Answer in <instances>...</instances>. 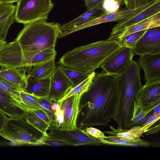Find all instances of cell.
<instances>
[{
  "instance_id": "6da1fadb",
  "label": "cell",
  "mask_w": 160,
  "mask_h": 160,
  "mask_svg": "<svg viewBox=\"0 0 160 160\" xmlns=\"http://www.w3.org/2000/svg\"><path fill=\"white\" fill-rule=\"evenodd\" d=\"M119 75L102 71L96 74L81 96L77 118L78 128L108 125L114 115L119 95Z\"/></svg>"
},
{
  "instance_id": "7a4b0ae2",
  "label": "cell",
  "mask_w": 160,
  "mask_h": 160,
  "mask_svg": "<svg viewBox=\"0 0 160 160\" xmlns=\"http://www.w3.org/2000/svg\"><path fill=\"white\" fill-rule=\"evenodd\" d=\"M123 47L116 40H101L68 51L58 62L62 66L90 74L111 55Z\"/></svg>"
},
{
  "instance_id": "3957f363",
  "label": "cell",
  "mask_w": 160,
  "mask_h": 160,
  "mask_svg": "<svg viewBox=\"0 0 160 160\" xmlns=\"http://www.w3.org/2000/svg\"><path fill=\"white\" fill-rule=\"evenodd\" d=\"M140 67L132 60L124 72L119 75L118 98L113 118L118 127L128 129L143 85L141 82Z\"/></svg>"
},
{
  "instance_id": "277c9868",
  "label": "cell",
  "mask_w": 160,
  "mask_h": 160,
  "mask_svg": "<svg viewBox=\"0 0 160 160\" xmlns=\"http://www.w3.org/2000/svg\"><path fill=\"white\" fill-rule=\"evenodd\" d=\"M61 25L44 19L24 25L15 41L19 44L23 57L29 58L44 50L54 48Z\"/></svg>"
},
{
  "instance_id": "5b68a950",
  "label": "cell",
  "mask_w": 160,
  "mask_h": 160,
  "mask_svg": "<svg viewBox=\"0 0 160 160\" xmlns=\"http://www.w3.org/2000/svg\"><path fill=\"white\" fill-rule=\"evenodd\" d=\"M0 136L13 146L44 145L46 135L23 118H9Z\"/></svg>"
},
{
  "instance_id": "8992f818",
  "label": "cell",
  "mask_w": 160,
  "mask_h": 160,
  "mask_svg": "<svg viewBox=\"0 0 160 160\" xmlns=\"http://www.w3.org/2000/svg\"><path fill=\"white\" fill-rule=\"evenodd\" d=\"M17 3L15 20L24 25L38 20H47L54 5L52 0H19Z\"/></svg>"
},
{
  "instance_id": "52a82bcc",
  "label": "cell",
  "mask_w": 160,
  "mask_h": 160,
  "mask_svg": "<svg viewBox=\"0 0 160 160\" xmlns=\"http://www.w3.org/2000/svg\"><path fill=\"white\" fill-rule=\"evenodd\" d=\"M160 2V0H152L148 3L137 8L121 9L119 11L107 14L102 13L91 21L75 26L62 32L61 36L63 37L81 29L105 22H120L128 20L141 12L146 8L155 4Z\"/></svg>"
},
{
  "instance_id": "ba28073f",
  "label": "cell",
  "mask_w": 160,
  "mask_h": 160,
  "mask_svg": "<svg viewBox=\"0 0 160 160\" xmlns=\"http://www.w3.org/2000/svg\"><path fill=\"white\" fill-rule=\"evenodd\" d=\"M47 133L48 138L58 141L71 146L81 145H100L102 144L99 139L84 133L81 129L77 128L72 129L51 127Z\"/></svg>"
},
{
  "instance_id": "9c48e42d",
  "label": "cell",
  "mask_w": 160,
  "mask_h": 160,
  "mask_svg": "<svg viewBox=\"0 0 160 160\" xmlns=\"http://www.w3.org/2000/svg\"><path fill=\"white\" fill-rule=\"evenodd\" d=\"M80 95L70 96L59 102L55 114L58 122L57 127L72 129L77 128L76 121Z\"/></svg>"
},
{
  "instance_id": "30bf717a",
  "label": "cell",
  "mask_w": 160,
  "mask_h": 160,
  "mask_svg": "<svg viewBox=\"0 0 160 160\" xmlns=\"http://www.w3.org/2000/svg\"><path fill=\"white\" fill-rule=\"evenodd\" d=\"M134 55L132 49L123 47L109 57L99 68L108 74L121 75L132 59Z\"/></svg>"
},
{
  "instance_id": "8fae6325",
  "label": "cell",
  "mask_w": 160,
  "mask_h": 160,
  "mask_svg": "<svg viewBox=\"0 0 160 160\" xmlns=\"http://www.w3.org/2000/svg\"><path fill=\"white\" fill-rule=\"evenodd\" d=\"M72 87V83L62 71L61 66H58L50 78L49 90L47 96L58 102Z\"/></svg>"
},
{
  "instance_id": "7c38bea8",
  "label": "cell",
  "mask_w": 160,
  "mask_h": 160,
  "mask_svg": "<svg viewBox=\"0 0 160 160\" xmlns=\"http://www.w3.org/2000/svg\"><path fill=\"white\" fill-rule=\"evenodd\" d=\"M138 62L144 72L146 83L160 80V53L140 55Z\"/></svg>"
},
{
  "instance_id": "4fadbf2b",
  "label": "cell",
  "mask_w": 160,
  "mask_h": 160,
  "mask_svg": "<svg viewBox=\"0 0 160 160\" xmlns=\"http://www.w3.org/2000/svg\"><path fill=\"white\" fill-rule=\"evenodd\" d=\"M138 102L143 110L160 103V80L143 85L139 93Z\"/></svg>"
},
{
  "instance_id": "5bb4252c",
  "label": "cell",
  "mask_w": 160,
  "mask_h": 160,
  "mask_svg": "<svg viewBox=\"0 0 160 160\" xmlns=\"http://www.w3.org/2000/svg\"><path fill=\"white\" fill-rule=\"evenodd\" d=\"M160 12V2L146 8L133 17L115 25L110 33L111 37L123 31L147 20L156 14Z\"/></svg>"
},
{
  "instance_id": "9a60e30c",
  "label": "cell",
  "mask_w": 160,
  "mask_h": 160,
  "mask_svg": "<svg viewBox=\"0 0 160 160\" xmlns=\"http://www.w3.org/2000/svg\"><path fill=\"white\" fill-rule=\"evenodd\" d=\"M3 67L0 68V76L22 91H25L27 85L28 75L24 69Z\"/></svg>"
},
{
  "instance_id": "2e32d148",
  "label": "cell",
  "mask_w": 160,
  "mask_h": 160,
  "mask_svg": "<svg viewBox=\"0 0 160 160\" xmlns=\"http://www.w3.org/2000/svg\"><path fill=\"white\" fill-rule=\"evenodd\" d=\"M0 111L11 118L22 117L25 112L18 102L0 88Z\"/></svg>"
},
{
  "instance_id": "e0dca14e",
  "label": "cell",
  "mask_w": 160,
  "mask_h": 160,
  "mask_svg": "<svg viewBox=\"0 0 160 160\" xmlns=\"http://www.w3.org/2000/svg\"><path fill=\"white\" fill-rule=\"evenodd\" d=\"M16 5L13 4L0 5V40L5 41L8 29L16 22Z\"/></svg>"
},
{
  "instance_id": "ac0fdd59",
  "label": "cell",
  "mask_w": 160,
  "mask_h": 160,
  "mask_svg": "<svg viewBox=\"0 0 160 160\" xmlns=\"http://www.w3.org/2000/svg\"><path fill=\"white\" fill-rule=\"evenodd\" d=\"M160 26V12L135 26L128 28L121 32L109 37L108 40H119L130 34L154 27Z\"/></svg>"
},
{
  "instance_id": "d6986e66",
  "label": "cell",
  "mask_w": 160,
  "mask_h": 160,
  "mask_svg": "<svg viewBox=\"0 0 160 160\" xmlns=\"http://www.w3.org/2000/svg\"><path fill=\"white\" fill-rule=\"evenodd\" d=\"M103 0H102L92 8L87 10L86 12L77 18L61 25L60 32L66 31L75 26L91 21L101 15L103 13L102 8Z\"/></svg>"
},
{
  "instance_id": "ffe728a7",
  "label": "cell",
  "mask_w": 160,
  "mask_h": 160,
  "mask_svg": "<svg viewBox=\"0 0 160 160\" xmlns=\"http://www.w3.org/2000/svg\"><path fill=\"white\" fill-rule=\"evenodd\" d=\"M153 125L135 126L130 128L127 129H122L119 127L115 128L112 126H110L111 131H105L104 132L108 134L110 136H116L129 139L137 140L140 139L142 135Z\"/></svg>"
},
{
  "instance_id": "44dd1931",
  "label": "cell",
  "mask_w": 160,
  "mask_h": 160,
  "mask_svg": "<svg viewBox=\"0 0 160 160\" xmlns=\"http://www.w3.org/2000/svg\"><path fill=\"white\" fill-rule=\"evenodd\" d=\"M50 82V78L40 79L28 75L27 85L25 92L38 96H47Z\"/></svg>"
},
{
  "instance_id": "7402d4cb",
  "label": "cell",
  "mask_w": 160,
  "mask_h": 160,
  "mask_svg": "<svg viewBox=\"0 0 160 160\" xmlns=\"http://www.w3.org/2000/svg\"><path fill=\"white\" fill-rule=\"evenodd\" d=\"M57 52L54 48H48L42 50L32 57L23 58L21 67H31L55 58Z\"/></svg>"
},
{
  "instance_id": "603a6c76",
  "label": "cell",
  "mask_w": 160,
  "mask_h": 160,
  "mask_svg": "<svg viewBox=\"0 0 160 160\" xmlns=\"http://www.w3.org/2000/svg\"><path fill=\"white\" fill-rule=\"evenodd\" d=\"M55 59L30 67L27 75L40 79L50 78L55 68Z\"/></svg>"
},
{
  "instance_id": "cb8c5ba5",
  "label": "cell",
  "mask_w": 160,
  "mask_h": 160,
  "mask_svg": "<svg viewBox=\"0 0 160 160\" xmlns=\"http://www.w3.org/2000/svg\"><path fill=\"white\" fill-rule=\"evenodd\" d=\"M32 95L37 102L43 109L44 112L49 120L51 127H57L58 122L55 114L54 101L47 96H38Z\"/></svg>"
},
{
  "instance_id": "d4e9b609",
  "label": "cell",
  "mask_w": 160,
  "mask_h": 160,
  "mask_svg": "<svg viewBox=\"0 0 160 160\" xmlns=\"http://www.w3.org/2000/svg\"><path fill=\"white\" fill-rule=\"evenodd\" d=\"M159 27L147 29L144 34L138 41L133 50L134 54L140 56L147 54L152 38Z\"/></svg>"
},
{
  "instance_id": "484cf974",
  "label": "cell",
  "mask_w": 160,
  "mask_h": 160,
  "mask_svg": "<svg viewBox=\"0 0 160 160\" xmlns=\"http://www.w3.org/2000/svg\"><path fill=\"white\" fill-rule=\"evenodd\" d=\"M99 140L102 143L112 145L123 146L142 145L143 141L141 138L137 140H132L116 136H106Z\"/></svg>"
},
{
  "instance_id": "4316f807",
  "label": "cell",
  "mask_w": 160,
  "mask_h": 160,
  "mask_svg": "<svg viewBox=\"0 0 160 160\" xmlns=\"http://www.w3.org/2000/svg\"><path fill=\"white\" fill-rule=\"evenodd\" d=\"M23 118L35 127L47 135V131L51 127L50 125L30 110L25 111Z\"/></svg>"
},
{
  "instance_id": "83f0119b",
  "label": "cell",
  "mask_w": 160,
  "mask_h": 160,
  "mask_svg": "<svg viewBox=\"0 0 160 160\" xmlns=\"http://www.w3.org/2000/svg\"><path fill=\"white\" fill-rule=\"evenodd\" d=\"M96 73L94 72L90 74L85 80L77 85L72 87L68 90L65 96L58 102L72 96L81 95L88 89L92 82Z\"/></svg>"
},
{
  "instance_id": "f1b7e54d",
  "label": "cell",
  "mask_w": 160,
  "mask_h": 160,
  "mask_svg": "<svg viewBox=\"0 0 160 160\" xmlns=\"http://www.w3.org/2000/svg\"><path fill=\"white\" fill-rule=\"evenodd\" d=\"M0 88L18 102L23 103L21 97V90L0 76Z\"/></svg>"
},
{
  "instance_id": "f546056e",
  "label": "cell",
  "mask_w": 160,
  "mask_h": 160,
  "mask_svg": "<svg viewBox=\"0 0 160 160\" xmlns=\"http://www.w3.org/2000/svg\"><path fill=\"white\" fill-rule=\"evenodd\" d=\"M61 68L62 71L72 83L73 87L81 82L90 75L72 68L62 66Z\"/></svg>"
},
{
  "instance_id": "4dcf8cb0",
  "label": "cell",
  "mask_w": 160,
  "mask_h": 160,
  "mask_svg": "<svg viewBox=\"0 0 160 160\" xmlns=\"http://www.w3.org/2000/svg\"><path fill=\"white\" fill-rule=\"evenodd\" d=\"M21 97L23 103L21 105L22 108L25 111L34 108H38L42 110L44 109L37 102L32 94L25 91L21 92Z\"/></svg>"
},
{
  "instance_id": "1f68e13d",
  "label": "cell",
  "mask_w": 160,
  "mask_h": 160,
  "mask_svg": "<svg viewBox=\"0 0 160 160\" xmlns=\"http://www.w3.org/2000/svg\"><path fill=\"white\" fill-rule=\"evenodd\" d=\"M147 29L130 34L118 41L124 47L129 48L133 50L138 41Z\"/></svg>"
},
{
  "instance_id": "d6a6232c",
  "label": "cell",
  "mask_w": 160,
  "mask_h": 160,
  "mask_svg": "<svg viewBox=\"0 0 160 160\" xmlns=\"http://www.w3.org/2000/svg\"><path fill=\"white\" fill-rule=\"evenodd\" d=\"M124 3V0H104L102 5L103 13L117 12L121 9Z\"/></svg>"
},
{
  "instance_id": "836d02e7",
  "label": "cell",
  "mask_w": 160,
  "mask_h": 160,
  "mask_svg": "<svg viewBox=\"0 0 160 160\" xmlns=\"http://www.w3.org/2000/svg\"><path fill=\"white\" fill-rule=\"evenodd\" d=\"M155 107L145 110L143 109L139 103L134 109L133 116L128 126V129L130 128L135 126L147 115L152 112Z\"/></svg>"
},
{
  "instance_id": "e575fe53",
  "label": "cell",
  "mask_w": 160,
  "mask_h": 160,
  "mask_svg": "<svg viewBox=\"0 0 160 160\" xmlns=\"http://www.w3.org/2000/svg\"><path fill=\"white\" fill-rule=\"evenodd\" d=\"M160 53V27H159L152 37L146 54Z\"/></svg>"
},
{
  "instance_id": "d590c367",
  "label": "cell",
  "mask_w": 160,
  "mask_h": 160,
  "mask_svg": "<svg viewBox=\"0 0 160 160\" xmlns=\"http://www.w3.org/2000/svg\"><path fill=\"white\" fill-rule=\"evenodd\" d=\"M160 112H156L152 110L138 122L135 126L152 125L160 120Z\"/></svg>"
},
{
  "instance_id": "8d00e7d4",
  "label": "cell",
  "mask_w": 160,
  "mask_h": 160,
  "mask_svg": "<svg viewBox=\"0 0 160 160\" xmlns=\"http://www.w3.org/2000/svg\"><path fill=\"white\" fill-rule=\"evenodd\" d=\"M81 130L84 133L99 140L106 137L100 130L92 127H87Z\"/></svg>"
},
{
  "instance_id": "74e56055",
  "label": "cell",
  "mask_w": 160,
  "mask_h": 160,
  "mask_svg": "<svg viewBox=\"0 0 160 160\" xmlns=\"http://www.w3.org/2000/svg\"><path fill=\"white\" fill-rule=\"evenodd\" d=\"M151 0H124V4L126 8L130 9H134L144 5Z\"/></svg>"
},
{
  "instance_id": "f35d334b",
  "label": "cell",
  "mask_w": 160,
  "mask_h": 160,
  "mask_svg": "<svg viewBox=\"0 0 160 160\" xmlns=\"http://www.w3.org/2000/svg\"><path fill=\"white\" fill-rule=\"evenodd\" d=\"M160 131V120L157 121L154 125L152 126L145 132V134L148 135L156 133Z\"/></svg>"
},
{
  "instance_id": "ab89813d",
  "label": "cell",
  "mask_w": 160,
  "mask_h": 160,
  "mask_svg": "<svg viewBox=\"0 0 160 160\" xmlns=\"http://www.w3.org/2000/svg\"><path fill=\"white\" fill-rule=\"evenodd\" d=\"M9 118L6 114L0 111V132L4 128Z\"/></svg>"
},
{
  "instance_id": "60d3db41",
  "label": "cell",
  "mask_w": 160,
  "mask_h": 160,
  "mask_svg": "<svg viewBox=\"0 0 160 160\" xmlns=\"http://www.w3.org/2000/svg\"><path fill=\"white\" fill-rule=\"evenodd\" d=\"M102 0H84L87 10H89L97 5Z\"/></svg>"
},
{
  "instance_id": "b9f144b4",
  "label": "cell",
  "mask_w": 160,
  "mask_h": 160,
  "mask_svg": "<svg viewBox=\"0 0 160 160\" xmlns=\"http://www.w3.org/2000/svg\"><path fill=\"white\" fill-rule=\"evenodd\" d=\"M19 0H0V5L17 3Z\"/></svg>"
},
{
  "instance_id": "7bdbcfd3",
  "label": "cell",
  "mask_w": 160,
  "mask_h": 160,
  "mask_svg": "<svg viewBox=\"0 0 160 160\" xmlns=\"http://www.w3.org/2000/svg\"><path fill=\"white\" fill-rule=\"evenodd\" d=\"M7 42L5 40H0V51L6 44Z\"/></svg>"
},
{
  "instance_id": "ee69618b",
  "label": "cell",
  "mask_w": 160,
  "mask_h": 160,
  "mask_svg": "<svg viewBox=\"0 0 160 160\" xmlns=\"http://www.w3.org/2000/svg\"></svg>"
}]
</instances>
